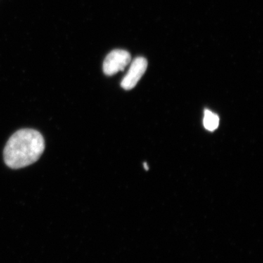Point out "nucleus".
Returning a JSON list of instances; mask_svg holds the SVG:
<instances>
[{
    "label": "nucleus",
    "mask_w": 263,
    "mask_h": 263,
    "mask_svg": "<svg viewBox=\"0 0 263 263\" xmlns=\"http://www.w3.org/2000/svg\"><path fill=\"white\" fill-rule=\"evenodd\" d=\"M44 149V138L39 132L21 129L10 137L5 146V162L10 168H22L37 161Z\"/></svg>",
    "instance_id": "nucleus-1"
},
{
    "label": "nucleus",
    "mask_w": 263,
    "mask_h": 263,
    "mask_svg": "<svg viewBox=\"0 0 263 263\" xmlns=\"http://www.w3.org/2000/svg\"><path fill=\"white\" fill-rule=\"evenodd\" d=\"M131 62V55L125 50H114L109 53L103 62V72L105 75L114 76L123 71Z\"/></svg>",
    "instance_id": "nucleus-2"
},
{
    "label": "nucleus",
    "mask_w": 263,
    "mask_h": 263,
    "mask_svg": "<svg viewBox=\"0 0 263 263\" xmlns=\"http://www.w3.org/2000/svg\"><path fill=\"white\" fill-rule=\"evenodd\" d=\"M148 62L143 57H138L132 62L130 67L128 70L127 75L124 76L121 83L123 89L130 90L133 89L141 80L142 76L146 72Z\"/></svg>",
    "instance_id": "nucleus-3"
},
{
    "label": "nucleus",
    "mask_w": 263,
    "mask_h": 263,
    "mask_svg": "<svg viewBox=\"0 0 263 263\" xmlns=\"http://www.w3.org/2000/svg\"><path fill=\"white\" fill-rule=\"evenodd\" d=\"M203 124L207 130H216L219 127V118L211 110H205L204 113Z\"/></svg>",
    "instance_id": "nucleus-4"
},
{
    "label": "nucleus",
    "mask_w": 263,
    "mask_h": 263,
    "mask_svg": "<svg viewBox=\"0 0 263 263\" xmlns=\"http://www.w3.org/2000/svg\"><path fill=\"white\" fill-rule=\"evenodd\" d=\"M144 167H145V169H146V171H148V166H147L146 163H144Z\"/></svg>",
    "instance_id": "nucleus-5"
}]
</instances>
